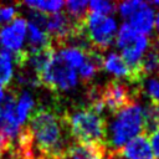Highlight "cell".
Wrapping results in <instances>:
<instances>
[{
  "instance_id": "18",
  "label": "cell",
  "mask_w": 159,
  "mask_h": 159,
  "mask_svg": "<svg viewBox=\"0 0 159 159\" xmlns=\"http://www.w3.org/2000/svg\"><path fill=\"white\" fill-rule=\"evenodd\" d=\"M66 7V14L76 22H83L88 12V2L86 0H70L63 4Z\"/></svg>"
},
{
  "instance_id": "15",
  "label": "cell",
  "mask_w": 159,
  "mask_h": 159,
  "mask_svg": "<svg viewBox=\"0 0 159 159\" xmlns=\"http://www.w3.org/2000/svg\"><path fill=\"white\" fill-rule=\"evenodd\" d=\"M34 106H35V101L30 92L22 91L19 94V97H16V116L21 125L25 124L26 120L29 119L30 112L32 111Z\"/></svg>"
},
{
  "instance_id": "3",
  "label": "cell",
  "mask_w": 159,
  "mask_h": 159,
  "mask_svg": "<svg viewBox=\"0 0 159 159\" xmlns=\"http://www.w3.org/2000/svg\"><path fill=\"white\" fill-rule=\"evenodd\" d=\"M65 118L70 134L77 143L104 144L107 122L91 107L78 109Z\"/></svg>"
},
{
  "instance_id": "23",
  "label": "cell",
  "mask_w": 159,
  "mask_h": 159,
  "mask_svg": "<svg viewBox=\"0 0 159 159\" xmlns=\"http://www.w3.org/2000/svg\"><path fill=\"white\" fill-rule=\"evenodd\" d=\"M145 88H147V93L150 98V102L159 106V77L149 78L145 84Z\"/></svg>"
},
{
  "instance_id": "14",
  "label": "cell",
  "mask_w": 159,
  "mask_h": 159,
  "mask_svg": "<svg viewBox=\"0 0 159 159\" xmlns=\"http://www.w3.org/2000/svg\"><path fill=\"white\" fill-rule=\"evenodd\" d=\"M88 48H82L77 46H63L58 48V55L61 58L72 68H80L86 60Z\"/></svg>"
},
{
  "instance_id": "21",
  "label": "cell",
  "mask_w": 159,
  "mask_h": 159,
  "mask_svg": "<svg viewBox=\"0 0 159 159\" xmlns=\"http://www.w3.org/2000/svg\"><path fill=\"white\" fill-rule=\"evenodd\" d=\"M144 5V1L140 0H132V1H122L116 4L117 10L119 11V14L124 17L128 19L129 16H132L137 10H139L142 6Z\"/></svg>"
},
{
  "instance_id": "10",
  "label": "cell",
  "mask_w": 159,
  "mask_h": 159,
  "mask_svg": "<svg viewBox=\"0 0 159 159\" xmlns=\"http://www.w3.org/2000/svg\"><path fill=\"white\" fill-rule=\"evenodd\" d=\"M112 153L118 154L123 159H155L149 139L145 134L133 138L119 150Z\"/></svg>"
},
{
  "instance_id": "20",
  "label": "cell",
  "mask_w": 159,
  "mask_h": 159,
  "mask_svg": "<svg viewBox=\"0 0 159 159\" xmlns=\"http://www.w3.org/2000/svg\"><path fill=\"white\" fill-rule=\"evenodd\" d=\"M116 4L109 2V1H103V0H93L88 2V11L91 12H96V14H101V15H108L111 16V14L116 10Z\"/></svg>"
},
{
  "instance_id": "13",
  "label": "cell",
  "mask_w": 159,
  "mask_h": 159,
  "mask_svg": "<svg viewBox=\"0 0 159 159\" xmlns=\"http://www.w3.org/2000/svg\"><path fill=\"white\" fill-rule=\"evenodd\" d=\"M128 20H129L128 25L133 30L147 36L148 34H150L154 26V20H155L154 10L153 7H150L148 2H144V5L139 10H137L132 16H129Z\"/></svg>"
},
{
  "instance_id": "27",
  "label": "cell",
  "mask_w": 159,
  "mask_h": 159,
  "mask_svg": "<svg viewBox=\"0 0 159 159\" xmlns=\"http://www.w3.org/2000/svg\"><path fill=\"white\" fill-rule=\"evenodd\" d=\"M0 159H1V155H0Z\"/></svg>"
},
{
  "instance_id": "6",
  "label": "cell",
  "mask_w": 159,
  "mask_h": 159,
  "mask_svg": "<svg viewBox=\"0 0 159 159\" xmlns=\"http://www.w3.org/2000/svg\"><path fill=\"white\" fill-rule=\"evenodd\" d=\"M83 35L97 51L107 50L117 36V22L112 16L88 11L84 19Z\"/></svg>"
},
{
  "instance_id": "24",
  "label": "cell",
  "mask_w": 159,
  "mask_h": 159,
  "mask_svg": "<svg viewBox=\"0 0 159 159\" xmlns=\"http://www.w3.org/2000/svg\"><path fill=\"white\" fill-rule=\"evenodd\" d=\"M149 143L153 150V154L157 159H159V129L154 130L153 133L149 134Z\"/></svg>"
},
{
  "instance_id": "5",
  "label": "cell",
  "mask_w": 159,
  "mask_h": 159,
  "mask_svg": "<svg viewBox=\"0 0 159 159\" xmlns=\"http://www.w3.org/2000/svg\"><path fill=\"white\" fill-rule=\"evenodd\" d=\"M39 81L40 84H43L51 91H68L76 86L77 73L53 50L50 60L39 73Z\"/></svg>"
},
{
  "instance_id": "2",
  "label": "cell",
  "mask_w": 159,
  "mask_h": 159,
  "mask_svg": "<svg viewBox=\"0 0 159 159\" xmlns=\"http://www.w3.org/2000/svg\"><path fill=\"white\" fill-rule=\"evenodd\" d=\"M140 134H145V132L143 107L138 103H133L117 112L113 114L112 120L107 123L106 140L112 152L119 150L129 140Z\"/></svg>"
},
{
  "instance_id": "25",
  "label": "cell",
  "mask_w": 159,
  "mask_h": 159,
  "mask_svg": "<svg viewBox=\"0 0 159 159\" xmlns=\"http://www.w3.org/2000/svg\"><path fill=\"white\" fill-rule=\"evenodd\" d=\"M154 25H155V27H157V30H158V32H159V12H158V14H157V16H155Z\"/></svg>"
},
{
  "instance_id": "1",
  "label": "cell",
  "mask_w": 159,
  "mask_h": 159,
  "mask_svg": "<svg viewBox=\"0 0 159 159\" xmlns=\"http://www.w3.org/2000/svg\"><path fill=\"white\" fill-rule=\"evenodd\" d=\"M30 142L32 159H62L73 144L65 117L51 109H37L25 128Z\"/></svg>"
},
{
  "instance_id": "11",
  "label": "cell",
  "mask_w": 159,
  "mask_h": 159,
  "mask_svg": "<svg viewBox=\"0 0 159 159\" xmlns=\"http://www.w3.org/2000/svg\"><path fill=\"white\" fill-rule=\"evenodd\" d=\"M103 67L106 68V71L113 73L117 77L127 78L129 82L137 83L144 80L142 75H139L133 68H130L122 58V56L116 52H109L107 56L103 57Z\"/></svg>"
},
{
  "instance_id": "8",
  "label": "cell",
  "mask_w": 159,
  "mask_h": 159,
  "mask_svg": "<svg viewBox=\"0 0 159 159\" xmlns=\"http://www.w3.org/2000/svg\"><path fill=\"white\" fill-rule=\"evenodd\" d=\"M21 124L16 116V96L12 91H7L2 104L0 106V134L11 145L21 132Z\"/></svg>"
},
{
  "instance_id": "12",
  "label": "cell",
  "mask_w": 159,
  "mask_h": 159,
  "mask_svg": "<svg viewBox=\"0 0 159 159\" xmlns=\"http://www.w3.org/2000/svg\"><path fill=\"white\" fill-rule=\"evenodd\" d=\"M107 149L104 144H72L62 159H104Z\"/></svg>"
},
{
  "instance_id": "26",
  "label": "cell",
  "mask_w": 159,
  "mask_h": 159,
  "mask_svg": "<svg viewBox=\"0 0 159 159\" xmlns=\"http://www.w3.org/2000/svg\"><path fill=\"white\" fill-rule=\"evenodd\" d=\"M2 88H4V86L1 84V82H0V91H2Z\"/></svg>"
},
{
  "instance_id": "4",
  "label": "cell",
  "mask_w": 159,
  "mask_h": 159,
  "mask_svg": "<svg viewBox=\"0 0 159 159\" xmlns=\"http://www.w3.org/2000/svg\"><path fill=\"white\" fill-rule=\"evenodd\" d=\"M116 40L118 47L122 50V58L125 61V63L145 78V75L140 67V62L149 46L148 37L137 32L127 22H124L117 31Z\"/></svg>"
},
{
  "instance_id": "19",
  "label": "cell",
  "mask_w": 159,
  "mask_h": 159,
  "mask_svg": "<svg viewBox=\"0 0 159 159\" xmlns=\"http://www.w3.org/2000/svg\"><path fill=\"white\" fill-rule=\"evenodd\" d=\"M63 1L60 0H51V1H41V0H32V1H25L22 5L27 6L30 10H35L46 15H51L55 12H58L61 7L63 6Z\"/></svg>"
},
{
  "instance_id": "22",
  "label": "cell",
  "mask_w": 159,
  "mask_h": 159,
  "mask_svg": "<svg viewBox=\"0 0 159 159\" xmlns=\"http://www.w3.org/2000/svg\"><path fill=\"white\" fill-rule=\"evenodd\" d=\"M17 10L12 5H2L0 4V27L11 22L16 17Z\"/></svg>"
},
{
  "instance_id": "17",
  "label": "cell",
  "mask_w": 159,
  "mask_h": 159,
  "mask_svg": "<svg viewBox=\"0 0 159 159\" xmlns=\"http://www.w3.org/2000/svg\"><path fill=\"white\" fill-rule=\"evenodd\" d=\"M14 75L12 55L5 50H0V82L5 87L10 83Z\"/></svg>"
},
{
  "instance_id": "16",
  "label": "cell",
  "mask_w": 159,
  "mask_h": 159,
  "mask_svg": "<svg viewBox=\"0 0 159 159\" xmlns=\"http://www.w3.org/2000/svg\"><path fill=\"white\" fill-rule=\"evenodd\" d=\"M143 118L145 134H150L159 129V106L149 102L143 109Z\"/></svg>"
},
{
  "instance_id": "9",
  "label": "cell",
  "mask_w": 159,
  "mask_h": 159,
  "mask_svg": "<svg viewBox=\"0 0 159 159\" xmlns=\"http://www.w3.org/2000/svg\"><path fill=\"white\" fill-rule=\"evenodd\" d=\"M27 21L16 16L11 22L0 27V46L10 53H17L24 50V41L26 39Z\"/></svg>"
},
{
  "instance_id": "7",
  "label": "cell",
  "mask_w": 159,
  "mask_h": 159,
  "mask_svg": "<svg viewBox=\"0 0 159 159\" xmlns=\"http://www.w3.org/2000/svg\"><path fill=\"white\" fill-rule=\"evenodd\" d=\"M97 92L104 108H107L111 113L116 114L123 108L137 103L135 99L139 91L129 88L125 83L120 81L112 80L102 88H97Z\"/></svg>"
}]
</instances>
